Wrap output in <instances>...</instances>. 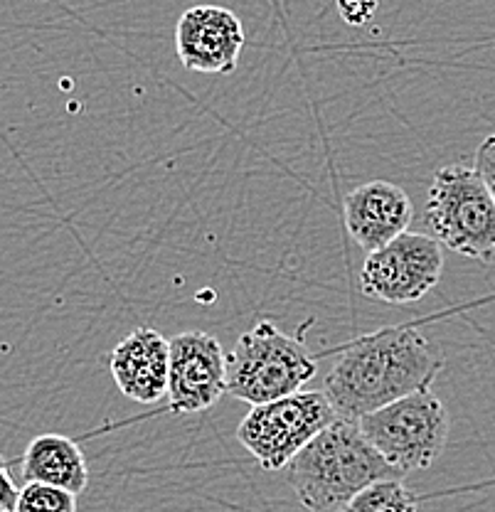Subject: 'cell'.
I'll list each match as a JSON object with an SVG mask.
<instances>
[{
  "label": "cell",
  "mask_w": 495,
  "mask_h": 512,
  "mask_svg": "<svg viewBox=\"0 0 495 512\" xmlns=\"http://www.w3.org/2000/svg\"><path fill=\"white\" fill-rule=\"evenodd\" d=\"M441 370L434 345L412 325L355 340L335 360L323 392L345 419L377 412L397 399L429 389Z\"/></svg>",
  "instance_id": "6da1fadb"
},
{
  "label": "cell",
  "mask_w": 495,
  "mask_h": 512,
  "mask_svg": "<svg viewBox=\"0 0 495 512\" xmlns=\"http://www.w3.org/2000/svg\"><path fill=\"white\" fill-rule=\"evenodd\" d=\"M286 478L308 512H343L372 483L402 473L370 444L358 419L338 416L296 453Z\"/></svg>",
  "instance_id": "7a4b0ae2"
},
{
  "label": "cell",
  "mask_w": 495,
  "mask_h": 512,
  "mask_svg": "<svg viewBox=\"0 0 495 512\" xmlns=\"http://www.w3.org/2000/svg\"><path fill=\"white\" fill-rule=\"evenodd\" d=\"M316 372V357L301 335H286L269 320H259L227 355V392L254 407L301 392Z\"/></svg>",
  "instance_id": "3957f363"
},
{
  "label": "cell",
  "mask_w": 495,
  "mask_h": 512,
  "mask_svg": "<svg viewBox=\"0 0 495 512\" xmlns=\"http://www.w3.org/2000/svg\"><path fill=\"white\" fill-rule=\"evenodd\" d=\"M427 224L451 252L483 264L495 261V197L476 168L454 163L436 170Z\"/></svg>",
  "instance_id": "277c9868"
},
{
  "label": "cell",
  "mask_w": 495,
  "mask_h": 512,
  "mask_svg": "<svg viewBox=\"0 0 495 512\" xmlns=\"http://www.w3.org/2000/svg\"><path fill=\"white\" fill-rule=\"evenodd\" d=\"M358 421L370 444L402 476L434 466L451 434V416L431 389L397 399Z\"/></svg>",
  "instance_id": "5b68a950"
},
{
  "label": "cell",
  "mask_w": 495,
  "mask_h": 512,
  "mask_svg": "<svg viewBox=\"0 0 495 512\" xmlns=\"http://www.w3.org/2000/svg\"><path fill=\"white\" fill-rule=\"evenodd\" d=\"M338 416L326 392H294L254 404L234 436L266 473H276Z\"/></svg>",
  "instance_id": "8992f818"
},
{
  "label": "cell",
  "mask_w": 495,
  "mask_h": 512,
  "mask_svg": "<svg viewBox=\"0 0 495 512\" xmlns=\"http://www.w3.org/2000/svg\"><path fill=\"white\" fill-rule=\"evenodd\" d=\"M444 271L441 242L427 234L404 232L385 247L367 252L360 288L367 298L404 306L422 301Z\"/></svg>",
  "instance_id": "52a82bcc"
},
{
  "label": "cell",
  "mask_w": 495,
  "mask_h": 512,
  "mask_svg": "<svg viewBox=\"0 0 495 512\" xmlns=\"http://www.w3.org/2000/svg\"><path fill=\"white\" fill-rule=\"evenodd\" d=\"M227 392V357L220 340L188 330L170 340L168 404L173 414H198Z\"/></svg>",
  "instance_id": "ba28073f"
},
{
  "label": "cell",
  "mask_w": 495,
  "mask_h": 512,
  "mask_svg": "<svg viewBox=\"0 0 495 512\" xmlns=\"http://www.w3.org/2000/svg\"><path fill=\"white\" fill-rule=\"evenodd\" d=\"M242 47V20L222 5H195L175 25V55L190 72L232 74Z\"/></svg>",
  "instance_id": "9c48e42d"
},
{
  "label": "cell",
  "mask_w": 495,
  "mask_h": 512,
  "mask_svg": "<svg viewBox=\"0 0 495 512\" xmlns=\"http://www.w3.org/2000/svg\"><path fill=\"white\" fill-rule=\"evenodd\" d=\"M343 217L353 242L365 252H375L407 232L414 207L399 185L390 180H370L348 192Z\"/></svg>",
  "instance_id": "30bf717a"
},
{
  "label": "cell",
  "mask_w": 495,
  "mask_h": 512,
  "mask_svg": "<svg viewBox=\"0 0 495 512\" xmlns=\"http://www.w3.org/2000/svg\"><path fill=\"white\" fill-rule=\"evenodd\" d=\"M111 375L119 392L138 404L168 397L170 340L153 328H136L111 352Z\"/></svg>",
  "instance_id": "8fae6325"
},
{
  "label": "cell",
  "mask_w": 495,
  "mask_h": 512,
  "mask_svg": "<svg viewBox=\"0 0 495 512\" xmlns=\"http://www.w3.org/2000/svg\"><path fill=\"white\" fill-rule=\"evenodd\" d=\"M20 478L25 483L57 485L79 495L89 485V466L77 441L62 434H40L25 448Z\"/></svg>",
  "instance_id": "7c38bea8"
},
{
  "label": "cell",
  "mask_w": 495,
  "mask_h": 512,
  "mask_svg": "<svg viewBox=\"0 0 495 512\" xmlns=\"http://www.w3.org/2000/svg\"><path fill=\"white\" fill-rule=\"evenodd\" d=\"M343 512H419V505L402 480L387 478L355 495Z\"/></svg>",
  "instance_id": "4fadbf2b"
},
{
  "label": "cell",
  "mask_w": 495,
  "mask_h": 512,
  "mask_svg": "<svg viewBox=\"0 0 495 512\" xmlns=\"http://www.w3.org/2000/svg\"><path fill=\"white\" fill-rule=\"evenodd\" d=\"M15 512H77V493L47 483H25Z\"/></svg>",
  "instance_id": "5bb4252c"
},
{
  "label": "cell",
  "mask_w": 495,
  "mask_h": 512,
  "mask_svg": "<svg viewBox=\"0 0 495 512\" xmlns=\"http://www.w3.org/2000/svg\"><path fill=\"white\" fill-rule=\"evenodd\" d=\"M335 5H338V13L345 23L360 28L377 13L380 3L377 0H335Z\"/></svg>",
  "instance_id": "9a60e30c"
},
{
  "label": "cell",
  "mask_w": 495,
  "mask_h": 512,
  "mask_svg": "<svg viewBox=\"0 0 495 512\" xmlns=\"http://www.w3.org/2000/svg\"><path fill=\"white\" fill-rule=\"evenodd\" d=\"M476 170L483 175V180H486V185L491 188L493 197H495V133L493 136H488L486 141L478 146Z\"/></svg>",
  "instance_id": "2e32d148"
},
{
  "label": "cell",
  "mask_w": 495,
  "mask_h": 512,
  "mask_svg": "<svg viewBox=\"0 0 495 512\" xmlns=\"http://www.w3.org/2000/svg\"><path fill=\"white\" fill-rule=\"evenodd\" d=\"M18 500L20 488H15L8 468H0V508H3V512H15L18 510Z\"/></svg>",
  "instance_id": "e0dca14e"
}]
</instances>
